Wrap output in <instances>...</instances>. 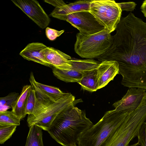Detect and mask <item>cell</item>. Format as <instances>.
Instances as JSON below:
<instances>
[{
    "label": "cell",
    "instance_id": "obj_21",
    "mask_svg": "<svg viewBox=\"0 0 146 146\" xmlns=\"http://www.w3.org/2000/svg\"><path fill=\"white\" fill-rule=\"evenodd\" d=\"M21 118L16 115L12 111L0 112V124L20 125Z\"/></svg>",
    "mask_w": 146,
    "mask_h": 146
},
{
    "label": "cell",
    "instance_id": "obj_22",
    "mask_svg": "<svg viewBox=\"0 0 146 146\" xmlns=\"http://www.w3.org/2000/svg\"><path fill=\"white\" fill-rule=\"evenodd\" d=\"M19 95L16 92H11L7 96L0 98V112L7 111L12 108Z\"/></svg>",
    "mask_w": 146,
    "mask_h": 146
},
{
    "label": "cell",
    "instance_id": "obj_26",
    "mask_svg": "<svg viewBox=\"0 0 146 146\" xmlns=\"http://www.w3.org/2000/svg\"><path fill=\"white\" fill-rule=\"evenodd\" d=\"M64 31V30L58 31L47 27L45 30V33L47 37L50 40H54L59 36Z\"/></svg>",
    "mask_w": 146,
    "mask_h": 146
},
{
    "label": "cell",
    "instance_id": "obj_30",
    "mask_svg": "<svg viewBox=\"0 0 146 146\" xmlns=\"http://www.w3.org/2000/svg\"><path fill=\"white\" fill-rule=\"evenodd\" d=\"M139 145L138 142L137 143L134 144H133L131 145H128L127 146H138V145Z\"/></svg>",
    "mask_w": 146,
    "mask_h": 146
},
{
    "label": "cell",
    "instance_id": "obj_25",
    "mask_svg": "<svg viewBox=\"0 0 146 146\" xmlns=\"http://www.w3.org/2000/svg\"><path fill=\"white\" fill-rule=\"evenodd\" d=\"M139 145L146 146V122H144L141 125L137 135Z\"/></svg>",
    "mask_w": 146,
    "mask_h": 146
},
{
    "label": "cell",
    "instance_id": "obj_7",
    "mask_svg": "<svg viewBox=\"0 0 146 146\" xmlns=\"http://www.w3.org/2000/svg\"><path fill=\"white\" fill-rule=\"evenodd\" d=\"M122 11L114 0H92L89 12L110 33L116 29L120 21Z\"/></svg>",
    "mask_w": 146,
    "mask_h": 146
},
{
    "label": "cell",
    "instance_id": "obj_13",
    "mask_svg": "<svg viewBox=\"0 0 146 146\" xmlns=\"http://www.w3.org/2000/svg\"><path fill=\"white\" fill-rule=\"evenodd\" d=\"M119 66L115 61L105 60L100 63L97 69L98 90L105 87L119 74Z\"/></svg>",
    "mask_w": 146,
    "mask_h": 146
},
{
    "label": "cell",
    "instance_id": "obj_12",
    "mask_svg": "<svg viewBox=\"0 0 146 146\" xmlns=\"http://www.w3.org/2000/svg\"><path fill=\"white\" fill-rule=\"evenodd\" d=\"M92 0H79L66 4L65 2L61 6L55 7L50 14L53 17L66 21L70 14L80 11H89Z\"/></svg>",
    "mask_w": 146,
    "mask_h": 146
},
{
    "label": "cell",
    "instance_id": "obj_24",
    "mask_svg": "<svg viewBox=\"0 0 146 146\" xmlns=\"http://www.w3.org/2000/svg\"><path fill=\"white\" fill-rule=\"evenodd\" d=\"M35 92L32 88L31 89L28 95L25 109V114H31L35 104Z\"/></svg>",
    "mask_w": 146,
    "mask_h": 146
},
{
    "label": "cell",
    "instance_id": "obj_9",
    "mask_svg": "<svg viewBox=\"0 0 146 146\" xmlns=\"http://www.w3.org/2000/svg\"><path fill=\"white\" fill-rule=\"evenodd\" d=\"M11 1L41 28H45L48 25L50 19L37 1L35 0H12Z\"/></svg>",
    "mask_w": 146,
    "mask_h": 146
},
{
    "label": "cell",
    "instance_id": "obj_20",
    "mask_svg": "<svg viewBox=\"0 0 146 146\" xmlns=\"http://www.w3.org/2000/svg\"><path fill=\"white\" fill-rule=\"evenodd\" d=\"M29 128L25 146H44L42 129L35 125Z\"/></svg>",
    "mask_w": 146,
    "mask_h": 146
},
{
    "label": "cell",
    "instance_id": "obj_8",
    "mask_svg": "<svg viewBox=\"0 0 146 146\" xmlns=\"http://www.w3.org/2000/svg\"><path fill=\"white\" fill-rule=\"evenodd\" d=\"M66 21L77 29L80 33L84 35L93 34L105 29L89 11H80L69 14Z\"/></svg>",
    "mask_w": 146,
    "mask_h": 146
},
{
    "label": "cell",
    "instance_id": "obj_29",
    "mask_svg": "<svg viewBox=\"0 0 146 146\" xmlns=\"http://www.w3.org/2000/svg\"><path fill=\"white\" fill-rule=\"evenodd\" d=\"M140 9L144 16L146 17V0L144 1L141 6Z\"/></svg>",
    "mask_w": 146,
    "mask_h": 146
},
{
    "label": "cell",
    "instance_id": "obj_31",
    "mask_svg": "<svg viewBox=\"0 0 146 146\" xmlns=\"http://www.w3.org/2000/svg\"><path fill=\"white\" fill-rule=\"evenodd\" d=\"M77 146V145H76V144H74V145H72V146Z\"/></svg>",
    "mask_w": 146,
    "mask_h": 146
},
{
    "label": "cell",
    "instance_id": "obj_27",
    "mask_svg": "<svg viewBox=\"0 0 146 146\" xmlns=\"http://www.w3.org/2000/svg\"><path fill=\"white\" fill-rule=\"evenodd\" d=\"M121 10L132 11L135 9L137 4L133 2L117 3Z\"/></svg>",
    "mask_w": 146,
    "mask_h": 146
},
{
    "label": "cell",
    "instance_id": "obj_23",
    "mask_svg": "<svg viewBox=\"0 0 146 146\" xmlns=\"http://www.w3.org/2000/svg\"><path fill=\"white\" fill-rule=\"evenodd\" d=\"M17 127L14 125L0 124V144H3L11 137Z\"/></svg>",
    "mask_w": 146,
    "mask_h": 146
},
{
    "label": "cell",
    "instance_id": "obj_15",
    "mask_svg": "<svg viewBox=\"0 0 146 146\" xmlns=\"http://www.w3.org/2000/svg\"><path fill=\"white\" fill-rule=\"evenodd\" d=\"M29 80L32 88L36 93L46 96L54 101L58 100L67 93L63 92L57 87L44 84L37 82L32 72L30 74Z\"/></svg>",
    "mask_w": 146,
    "mask_h": 146
},
{
    "label": "cell",
    "instance_id": "obj_3",
    "mask_svg": "<svg viewBox=\"0 0 146 146\" xmlns=\"http://www.w3.org/2000/svg\"><path fill=\"white\" fill-rule=\"evenodd\" d=\"M35 104L31 114L29 115L27 121L28 126L35 125L47 131L51 124L62 111L70 106L82 102L76 100L70 93L55 101L47 98L37 97L35 95Z\"/></svg>",
    "mask_w": 146,
    "mask_h": 146
},
{
    "label": "cell",
    "instance_id": "obj_1",
    "mask_svg": "<svg viewBox=\"0 0 146 146\" xmlns=\"http://www.w3.org/2000/svg\"><path fill=\"white\" fill-rule=\"evenodd\" d=\"M115 30L111 47L97 59L118 62L123 86L146 89V23L130 12Z\"/></svg>",
    "mask_w": 146,
    "mask_h": 146
},
{
    "label": "cell",
    "instance_id": "obj_2",
    "mask_svg": "<svg viewBox=\"0 0 146 146\" xmlns=\"http://www.w3.org/2000/svg\"><path fill=\"white\" fill-rule=\"evenodd\" d=\"M72 104L60 112L47 131L51 137L63 146L78 143L81 134L93 125L84 111Z\"/></svg>",
    "mask_w": 146,
    "mask_h": 146
},
{
    "label": "cell",
    "instance_id": "obj_28",
    "mask_svg": "<svg viewBox=\"0 0 146 146\" xmlns=\"http://www.w3.org/2000/svg\"><path fill=\"white\" fill-rule=\"evenodd\" d=\"M44 1L46 3L51 4L55 7H59L64 2L62 0H45Z\"/></svg>",
    "mask_w": 146,
    "mask_h": 146
},
{
    "label": "cell",
    "instance_id": "obj_11",
    "mask_svg": "<svg viewBox=\"0 0 146 146\" xmlns=\"http://www.w3.org/2000/svg\"><path fill=\"white\" fill-rule=\"evenodd\" d=\"M45 60L52 67L60 70H67L72 67L69 55L60 51L50 47H47L42 50Z\"/></svg>",
    "mask_w": 146,
    "mask_h": 146
},
{
    "label": "cell",
    "instance_id": "obj_10",
    "mask_svg": "<svg viewBox=\"0 0 146 146\" xmlns=\"http://www.w3.org/2000/svg\"><path fill=\"white\" fill-rule=\"evenodd\" d=\"M146 89L141 88H131L127 90L122 98L114 103L113 107L118 111H133L139 105Z\"/></svg>",
    "mask_w": 146,
    "mask_h": 146
},
{
    "label": "cell",
    "instance_id": "obj_14",
    "mask_svg": "<svg viewBox=\"0 0 146 146\" xmlns=\"http://www.w3.org/2000/svg\"><path fill=\"white\" fill-rule=\"evenodd\" d=\"M47 47L40 42L29 43L20 52L19 54L25 59L51 67L52 66L45 60L42 53V50Z\"/></svg>",
    "mask_w": 146,
    "mask_h": 146
},
{
    "label": "cell",
    "instance_id": "obj_16",
    "mask_svg": "<svg viewBox=\"0 0 146 146\" xmlns=\"http://www.w3.org/2000/svg\"><path fill=\"white\" fill-rule=\"evenodd\" d=\"M31 85L24 86L21 93L15 102L12 108V111L21 119L26 115L25 109L29 91L32 88Z\"/></svg>",
    "mask_w": 146,
    "mask_h": 146
},
{
    "label": "cell",
    "instance_id": "obj_17",
    "mask_svg": "<svg viewBox=\"0 0 146 146\" xmlns=\"http://www.w3.org/2000/svg\"><path fill=\"white\" fill-rule=\"evenodd\" d=\"M52 70L54 75L56 77L66 82L78 83L85 75L81 72L72 68L63 70L53 67Z\"/></svg>",
    "mask_w": 146,
    "mask_h": 146
},
{
    "label": "cell",
    "instance_id": "obj_19",
    "mask_svg": "<svg viewBox=\"0 0 146 146\" xmlns=\"http://www.w3.org/2000/svg\"><path fill=\"white\" fill-rule=\"evenodd\" d=\"M97 69L91 71L85 75L78 83L83 90L90 92L98 90Z\"/></svg>",
    "mask_w": 146,
    "mask_h": 146
},
{
    "label": "cell",
    "instance_id": "obj_5",
    "mask_svg": "<svg viewBox=\"0 0 146 146\" xmlns=\"http://www.w3.org/2000/svg\"><path fill=\"white\" fill-rule=\"evenodd\" d=\"M146 120V97L139 106L129 113L121 124L100 146H127L137 136L142 124Z\"/></svg>",
    "mask_w": 146,
    "mask_h": 146
},
{
    "label": "cell",
    "instance_id": "obj_4",
    "mask_svg": "<svg viewBox=\"0 0 146 146\" xmlns=\"http://www.w3.org/2000/svg\"><path fill=\"white\" fill-rule=\"evenodd\" d=\"M132 111L115 109L106 111L99 121L81 134L78 146H100Z\"/></svg>",
    "mask_w": 146,
    "mask_h": 146
},
{
    "label": "cell",
    "instance_id": "obj_6",
    "mask_svg": "<svg viewBox=\"0 0 146 146\" xmlns=\"http://www.w3.org/2000/svg\"><path fill=\"white\" fill-rule=\"evenodd\" d=\"M113 39V36L111 35L105 29L91 35L79 33L76 35L74 50L82 58H97L110 48Z\"/></svg>",
    "mask_w": 146,
    "mask_h": 146
},
{
    "label": "cell",
    "instance_id": "obj_18",
    "mask_svg": "<svg viewBox=\"0 0 146 146\" xmlns=\"http://www.w3.org/2000/svg\"><path fill=\"white\" fill-rule=\"evenodd\" d=\"M72 67L71 68L86 74L97 69L100 62L93 59L82 60L74 58L70 59Z\"/></svg>",
    "mask_w": 146,
    "mask_h": 146
}]
</instances>
